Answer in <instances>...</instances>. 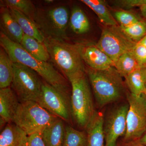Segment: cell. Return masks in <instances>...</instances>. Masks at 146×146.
<instances>
[{"instance_id": "23", "label": "cell", "mask_w": 146, "mask_h": 146, "mask_svg": "<svg viewBox=\"0 0 146 146\" xmlns=\"http://www.w3.org/2000/svg\"><path fill=\"white\" fill-rule=\"evenodd\" d=\"M142 66L138 63L132 52L130 51L120 56L115 63V67L121 75L125 78Z\"/></svg>"}, {"instance_id": "15", "label": "cell", "mask_w": 146, "mask_h": 146, "mask_svg": "<svg viewBox=\"0 0 146 146\" xmlns=\"http://www.w3.org/2000/svg\"><path fill=\"white\" fill-rule=\"evenodd\" d=\"M104 121L102 113L96 112L86 128L87 135L86 146H105Z\"/></svg>"}, {"instance_id": "3", "label": "cell", "mask_w": 146, "mask_h": 146, "mask_svg": "<svg viewBox=\"0 0 146 146\" xmlns=\"http://www.w3.org/2000/svg\"><path fill=\"white\" fill-rule=\"evenodd\" d=\"M68 80L72 85V118L78 126L86 129L96 112L86 71L77 74Z\"/></svg>"}, {"instance_id": "16", "label": "cell", "mask_w": 146, "mask_h": 146, "mask_svg": "<svg viewBox=\"0 0 146 146\" xmlns=\"http://www.w3.org/2000/svg\"><path fill=\"white\" fill-rule=\"evenodd\" d=\"M27 135L15 124H7L0 135V146H23Z\"/></svg>"}, {"instance_id": "27", "label": "cell", "mask_w": 146, "mask_h": 146, "mask_svg": "<svg viewBox=\"0 0 146 146\" xmlns=\"http://www.w3.org/2000/svg\"><path fill=\"white\" fill-rule=\"evenodd\" d=\"M129 38L138 43L146 34V22L142 20L126 27H121Z\"/></svg>"}, {"instance_id": "11", "label": "cell", "mask_w": 146, "mask_h": 146, "mask_svg": "<svg viewBox=\"0 0 146 146\" xmlns=\"http://www.w3.org/2000/svg\"><path fill=\"white\" fill-rule=\"evenodd\" d=\"M76 45L82 60L88 68L103 70L115 67L114 62L97 47L96 44L83 42Z\"/></svg>"}, {"instance_id": "17", "label": "cell", "mask_w": 146, "mask_h": 146, "mask_svg": "<svg viewBox=\"0 0 146 146\" xmlns=\"http://www.w3.org/2000/svg\"><path fill=\"white\" fill-rule=\"evenodd\" d=\"M9 9L21 27L24 34L33 37L39 42L44 43L46 37L40 31L35 22L19 11L13 9Z\"/></svg>"}, {"instance_id": "13", "label": "cell", "mask_w": 146, "mask_h": 146, "mask_svg": "<svg viewBox=\"0 0 146 146\" xmlns=\"http://www.w3.org/2000/svg\"><path fill=\"white\" fill-rule=\"evenodd\" d=\"M1 31L13 42L21 44L24 33L9 9L1 7Z\"/></svg>"}, {"instance_id": "31", "label": "cell", "mask_w": 146, "mask_h": 146, "mask_svg": "<svg viewBox=\"0 0 146 146\" xmlns=\"http://www.w3.org/2000/svg\"><path fill=\"white\" fill-rule=\"evenodd\" d=\"M116 2L120 6L127 8L137 6L141 7L142 5L146 4V0H124Z\"/></svg>"}, {"instance_id": "35", "label": "cell", "mask_w": 146, "mask_h": 146, "mask_svg": "<svg viewBox=\"0 0 146 146\" xmlns=\"http://www.w3.org/2000/svg\"><path fill=\"white\" fill-rule=\"evenodd\" d=\"M138 43L146 47V34Z\"/></svg>"}, {"instance_id": "1", "label": "cell", "mask_w": 146, "mask_h": 146, "mask_svg": "<svg viewBox=\"0 0 146 146\" xmlns=\"http://www.w3.org/2000/svg\"><path fill=\"white\" fill-rule=\"evenodd\" d=\"M0 44L13 63H20L33 70L50 85L55 87L67 86L65 78L52 65L33 57L20 44L11 40L1 31Z\"/></svg>"}, {"instance_id": "36", "label": "cell", "mask_w": 146, "mask_h": 146, "mask_svg": "<svg viewBox=\"0 0 146 146\" xmlns=\"http://www.w3.org/2000/svg\"><path fill=\"white\" fill-rule=\"evenodd\" d=\"M143 70V71L144 74H145V76L146 79V64L145 65H143L142 67Z\"/></svg>"}, {"instance_id": "5", "label": "cell", "mask_w": 146, "mask_h": 146, "mask_svg": "<svg viewBox=\"0 0 146 146\" xmlns=\"http://www.w3.org/2000/svg\"><path fill=\"white\" fill-rule=\"evenodd\" d=\"M58 118L35 102H21L13 123L27 136L40 133L48 125Z\"/></svg>"}, {"instance_id": "25", "label": "cell", "mask_w": 146, "mask_h": 146, "mask_svg": "<svg viewBox=\"0 0 146 146\" xmlns=\"http://www.w3.org/2000/svg\"><path fill=\"white\" fill-rule=\"evenodd\" d=\"M1 7L13 9L21 11L35 22L36 16L34 5L29 0H4L1 2Z\"/></svg>"}, {"instance_id": "19", "label": "cell", "mask_w": 146, "mask_h": 146, "mask_svg": "<svg viewBox=\"0 0 146 146\" xmlns=\"http://www.w3.org/2000/svg\"><path fill=\"white\" fill-rule=\"evenodd\" d=\"M96 14L100 21L105 26L117 25L118 23L109 11L106 3L102 0H82Z\"/></svg>"}, {"instance_id": "34", "label": "cell", "mask_w": 146, "mask_h": 146, "mask_svg": "<svg viewBox=\"0 0 146 146\" xmlns=\"http://www.w3.org/2000/svg\"><path fill=\"white\" fill-rule=\"evenodd\" d=\"M139 143L142 145L146 146V132L145 134L142 136L139 140H138Z\"/></svg>"}, {"instance_id": "33", "label": "cell", "mask_w": 146, "mask_h": 146, "mask_svg": "<svg viewBox=\"0 0 146 146\" xmlns=\"http://www.w3.org/2000/svg\"><path fill=\"white\" fill-rule=\"evenodd\" d=\"M140 8L141 13H142L143 16L146 19V4L142 5V6L140 7Z\"/></svg>"}, {"instance_id": "24", "label": "cell", "mask_w": 146, "mask_h": 146, "mask_svg": "<svg viewBox=\"0 0 146 146\" xmlns=\"http://www.w3.org/2000/svg\"><path fill=\"white\" fill-rule=\"evenodd\" d=\"M70 25L74 32L84 34L89 31L90 23L83 11L78 7H74L70 17Z\"/></svg>"}, {"instance_id": "22", "label": "cell", "mask_w": 146, "mask_h": 146, "mask_svg": "<svg viewBox=\"0 0 146 146\" xmlns=\"http://www.w3.org/2000/svg\"><path fill=\"white\" fill-rule=\"evenodd\" d=\"M142 67L124 78L131 94L138 96H142L146 92V79Z\"/></svg>"}, {"instance_id": "30", "label": "cell", "mask_w": 146, "mask_h": 146, "mask_svg": "<svg viewBox=\"0 0 146 146\" xmlns=\"http://www.w3.org/2000/svg\"><path fill=\"white\" fill-rule=\"evenodd\" d=\"M23 146H45L40 133H35L27 136Z\"/></svg>"}, {"instance_id": "37", "label": "cell", "mask_w": 146, "mask_h": 146, "mask_svg": "<svg viewBox=\"0 0 146 146\" xmlns=\"http://www.w3.org/2000/svg\"><path fill=\"white\" fill-rule=\"evenodd\" d=\"M142 96H143V97L144 99H145V100L146 102V92H145V94H143V95H142Z\"/></svg>"}, {"instance_id": "32", "label": "cell", "mask_w": 146, "mask_h": 146, "mask_svg": "<svg viewBox=\"0 0 146 146\" xmlns=\"http://www.w3.org/2000/svg\"><path fill=\"white\" fill-rule=\"evenodd\" d=\"M119 146H146L142 145L139 143L138 141H129V142H123Z\"/></svg>"}, {"instance_id": "26", "label": "cell", "mask_w": 146, "mask_h": 146, "mask_svg": "<svg viewBox=\"0 0 146 146\" xmlns=\"http://www.w3.org/2000/svg\"><path fill=\"white\" fill-rule=\"evenodd\" d=\"M87 142L86 132L77 130L70 125H65L63 146H86Z\"/></svg>"}, {"instance_id": "14", "label": "cell", "mask_w": 146, "mask_h": 146, "mask_svg": "<svg viewBox=\"0 0 146 146\" xmlns=\"http://www.w3.org/2000/svg\"><path fill=\"white\" fill-rule=\"evenodd\" d=\"M64 121L58 117L45 127L41 134L45 146H63L65 135Z\"/></svg>"}, {"instance_id": "2", "label": "cell", "mask_w": 146, "mask_h": 146, "mask_svg": "<svg viewBox=\"0 0 146 146\" xmlns=\"http://www.w3.org/2000/svg\"><path fill=\"white\" fill-rule=\"evenodd\" d=\"M86 73L99 106L103 107L122 98L124 82L115 67L103 70L88 68Z\"/></svg>"}, {"instance_id": "10", "label": "cell", "mask_w": 146, "mask_h": 146, "mask_svg": "<svg viewBox=\"0 0 146 146\" xmlns=\"http://www.w3.org/2000/svg\"><path fill=\"white\" fill-rule=\"evenodd\" d=\"M128 105H122L110 113L104 124L105 146H117L118 139L125 136L127 129Z\"/></svg>"}, {"instance_id": "38", "label": "cell", "mask_w": 146, "mask_h": 146, "mask_svg": "<svg viewBox=\"0 0 146 146\" xmlns=\"http://www.w3.org/2000/svg\"><path fill=\"white\" fill-rule=\"evenodd\" d=\"M46 1V2L47 3H51L53 2V1H52V0H47V1Z\"/></svg>"}, {"instance_id": "8", "label": "cell", "mask_w": 146, "mask_h": 146, "mask_svg": "<svg viewBox=\"0 0 146 146\" xmlns=\"http://www.w3.org/2000/svg\"><path fill=\"white\" fill-rule=\"evenodd\" d=\"M137 43L129 38L117 25L105 26L96 45L115 64L121 56L131 51Z\"/></svg>"}, {"instance_id": "18", "label": "cell", "mask_w": 146, "mask_h": 146, "mask_svg": "<svg viewBox=\"0 0 146 146\" xmlns=\"http://www.w3.org/2000/svg\"><path fill=\"white\" fill-rule=\"evenodd\" d=\"M20 44L29 54L38 60L47 62L50 59L49 53L44 43L24 34Z\"/></svg>"}, {"instance_id": "7", "label": "cell", "mask_w": 146, "mask_h": 146, "mask_svg": "<svg viewBox=\"0 0 146 146\" xmlns=\"http://www.w3.org/2000/svg\"><path fill=\"white\" fill-rule=\"evenodd\" d=\"M13 68L11 85L18 98L21 102H37L41 94L43 82L39 79L34 71L27 66L13 63Z\"/></svg>"}, {"instance_id": "6", "label": "cell", "mask_w": 146, "mask_h": 146, "mask_svg": "<svg viewBox=\"0 0 146 146\" xmlns=\"http://www.w3.org/2000/svg\"><path fill=\"white\" fill-rule=\"evenodd\" d=\"M37 103L53 115L70 122L72 118L71 96L67 86L55 87L43 82Z\"/></svg>"}, {"instance_id": "12", "label": "cell", "mask_w": 146, "mask_h": 146, "mask_svg": "<svg viewBox=\"0 0 146 146\" xmlns=\"http://www.w3.org/2000/svg\"><path fill=\"white\" fill-rule=\"evenodd\" d=\"M18 98L10 87L0 90L1 128L5 123L13 122L20 104Z\"/></svg>"}, {"instance_id": "9", "label": "cell", "mask_w": 146, "mask_h": 146, "mask_svg": "<svg viewBox=\"0 0 146 146\" xmlns=\"http://www.w3.org/2000/svg\"><path fill=\"white\" fill-rule=\"evenodd\" d=\"M128 110L123 142L138 141L146 132V102L143 96L127 94Z\"/></svg>"}, {"instance_id": "28", "label": "cell", "mask_w": 146, "mask_h": 146, "mask_svg": "<svg viewBox=\"0 0 146 146\" xmlns=\"http://www.w3.org/2000/svg\"><path fill=\"white\" fill-rule=\"evenodd\" d=\"M114 17L121 27L130 25L141 20L138 16L130 11L121 10L115 11Z\"/></svg>"}, {"instance_id": "21", "label": "cell", "mask_w": 146, "mask_h": 146, "mask_svg": "<svg viewBox=\"0 0 146 146\" xmlns=\"http://www.w3.org/2000/svg\"><path fill=\"white\" fill-rule=\"evenodd\" d=\"M13 74V63L5 50L0 49V88L10 87Z\"/></svg>"}, {"instance_id": "29", "label": "cell", "mask_w": 146, "mask_h": 146, "mask_svg": "<svg viewBox=\"0 0 146 146\" xmlns=\"http://www.w3.org/2000/svg\"><path fill=\"white\" fill-rule=\"evenodd\" d=\"M132 54L141 65L146 64V47L137 43L131 51Z\"/></svg>"}, {"instance_id": "4", "label": "cell", "mask_w": 146, "mask_h": 146, "mask_svg": "<svg viewBox=\"0 0 146 146\" xmlns=\"http://www.w3.org/2000/svg\"><path fill=\"white\" fill-rule=\"evenodd\" d=\"M44 44L50 59L68 79L79 73L86 72L84 62L76 44L53 37H46Z\"/></svg>"}, {"instance_id": "20", "label": "cell", "mask_w": 146, "mask_h": 146, "mask_svg": "<svg viewBox=\"0 0 146 146\" xmlns=\"http://www.w3.org/2000/svg\"><path fill=\"white\" fill-rule=\"evenodd\" d=\"M49 21L56 32L60 35L65 34L69 20V14L67 8L58 7L48 11Z\"/></svg>"}]
</instances>
